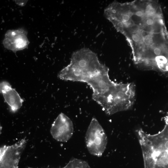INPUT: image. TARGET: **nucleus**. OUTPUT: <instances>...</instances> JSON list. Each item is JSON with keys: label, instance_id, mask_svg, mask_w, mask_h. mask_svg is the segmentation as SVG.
Returning <instances> with one entry per match:
<instances>
[{"label": "nucleus", "instance_id": "1", "mask_svg": "<svg viewBox=\"0 0 168 168\" xmlns=\"http://www.w3.org/2000/svg\"><path fill=\"white\" fill-rule=\"evenodd\" d=\"M104 15L125 37L138 67L168 76V35L158 1H114Z\"/></svg>", "mask_w": 168, "mask_h": 168}, {"label": "nucleus", "instance_id": "9", "mask_svg": "<svg viewBox=\"0 0 168 168\" xmlns=\"http://www.w3.org/2000/svg\"><path fill=\"white\" fill-rule=\"evenodd\" d=\"M28 168H33L28 167ZM62 168H90L88 164L84 161L73 158L67 164Z\"/></svg>", "mask_w": 168, "mask_h": 168}, {"label": "nucleus", "instance_id": "7", "mask_svg": "<svg viewBox=\"0 0 168 168\" xmlns=\"http://www.w3.org/2000/svg\"><path fill=\"white\" fill-rule=\"evenodd\" d=\"M74 132L73 123L70 119L62 113L60 114L52 125L50 133L58 141L67 142Z\"/></svg>", "mask_w": 168, "mask_h": 168}, {"label": "nucleus", "instance_id": "6", "mask_svg": "<svg viewBox=\"0 0 168 168\" xmlns=\"http://www.w3.org/2000/svg\"><path fill=\"white\" fill-rule=\"evenodd\" d=\"M25 138L15 144L0 148V168H18L21 155L26 147Z\"/></svg>", "mask_w": 168, "mask_h": 168}, {"label": "nucleus", "instance_id": "5", "mask_svg": "<svg viewBox=\"0 0 168 168\" xmlns=\"http://www.w3.org/2000/svg\"><path fill=\"white\" fill-rule=\"evenodd\" d=\"M85 141L91 154L97 157L102 156L107 146V137L104 129L94 117L92 118L87 130Z\"/></svg>", "mask_w": 168, "mask_h": 168}, {"label": "nucleus", "instance_id": "10", "mask_svg": "<svg viewBox=\"0 0 168 168\" xmlns=\"http://www.w3.org/2000/svg\"><path fill=\"white\" fill-rule=\"evenodd\" d=\"M164 120L166 124L168 126V112L166 115L165 117Z\"/></svg>", "mask_w": 168, "mask_h": 168}, {"label": "nucleus", "instance_id": "8", "mask_svg": "<svg viewBox=\"0 0 168 168\" xmlns=\"http://www.w3.org/2000/svg\"><path fill=\"white\" fill-rule=\"evenodd\" d=\"M0 90L5 101L9 106L11 111L13 113L16 112L22 106L23 100L8 82H1Z\"/></svg>", "mask_w": 168, "mask_h": 168}, {"label": "nucleus", "instance_id": "4", "mask_svg": "<svg viewBox=\"0 0 168 168\" xmlns=\"http://www.w3.org/2000/svg\"><path fill=\"white\" fill-rule=\"evenodd\" d=\"M135 96V86L133 83L114 82L104 93L92 98L107 114L110 115L131 109Z\"/></svg>", "mask_w": 168, "mask_h": 168}, {"label": "nucleus", "instance_id": "3", "mask_svg": "<svg viewBox=\"0 0 168 168\" xmlns=\"http://www.w3.org/2000/svg\"><path fill=\"white\" fill-rule=\"evenodd\" d=\"M142 154L144 168H168V126L158 133L136 131Z\"/></svg>", "mask_w": 168, "mask_h": 168}, {"label": "nucleus", "instance_id": "2", "mask_svg": "<svg viewBox=\"0 0 168 168\" xmlns=\"http://www.w3.org/2000/svg\"><path fill=\"white\" fill-rule=\"evenodd\" d=\"M109 69L101 63L97 54L87 48L72 54L70 63L58 73L62 80L87 83L89 86L109 74Z\"/></svg>", "mask_w": 168, "mask_h": 168}]
</instances>
